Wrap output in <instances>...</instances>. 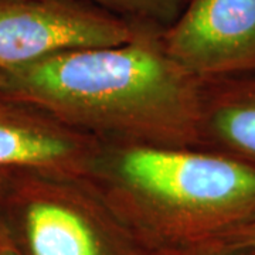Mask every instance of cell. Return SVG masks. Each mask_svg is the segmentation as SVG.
<instances>
[{
  "label": "cell",
  "mask_w": 255,
  "mask_h": 255,
  "mask_svg": "<svg viewBox=\"0 0 255 255\" xmlns=\"http://www.w3.org/2000/svg\"><path fill=\"white\" fill-rule=\"evenodd\" d=\"M163 31L0 70V92L104 143L200 149L201 84L166 53Z\"/></svg>",
  "instance_id": "6da1fadb"
},
{
  "label": "cell",
  "mask_w": 255,
  "mask_h": 255,
  "mask_svg": "<svg viewBox=\"0 0 255 255\" xmlns=\"http://www.w3.org/2000/svg\"><path fill=\"white\" fill-rule=\"evenodd\" d=\"M162 40L199 81L255 71V0H189Z\"/></svg>",
  "instance_id": "5b68a950"
},
{
  "label": "cell",
  "mask_w": 255,
  "mask_h": 255,
  "mask_svg": "<svg viewBox=\"0 0 255 255\" xmlns=\"http://www.w3.org/2000/svg\"><path fill=\"white\" fill-rule=\"evenodd\" d=\"M104 142L0 92V169L87 176Z\"/></svg>",
  "instance_id": "8992f818"
},
{
  "label": "cell",
  "mask_w": 255,
  "mask_h": 255,
  "mask_svg": "<svg viewBox=\"0 0 255 255\" xmlns=\"http://www.w3.org/2000/svg\"><path fill=\"white\" fill-rule=\"evenodd\" d=\"M156 255H255V250L230 246V244L221 243V241H210V243H204V244L191 247V248L182 250V251Z\"/></svg>",
  "instance_id": "9c48e42d"
},
{
  "label": "cell",
  "mask_w": 255,
  "mask_h": 255,
  "mask_svg": "<svg viewBox=\"0 0 255 255\" xmlns=\"http://www.w3.org/2000/svg\"><path fill=\"white\" fill-rule=\"evenodd\" d=\"M214 241H221L230 246L244 247V248H251L255 250V220L247 223L244 226H240L236 230L224 234L223 237Z\"/></svg>",
  "instance_id": "30bf717a"
},
{
  "label": "cell",
  "mask_w": 255,
  "mask_h": 255,
  "mask_svg": "<svg viewBox=\"0 0 255 255\" xmlns=\"http://www.w3.org/2000/svg\"><path fill=\"white\" fill-rule=\"evenodd\" d=\"M0 227L18 255H153L84 176L0 169Z\"/></svg>",
  "instance_id": "3957f363"
},
{
  "label": "cell",
  "mask_w": 255,
  "mask_h": 255,
  "mask_svg": "<svg viewBox=\"0 0 255 255\" xmlns=\"http://www.w3.org/2000/svg\"><path fill=\"white\" fill-rule=\"evenodd\" d=\"M0 255H18L17 250L14 248L13 243L10 241V238L1 227H0Z\"/></svg>",
  "instance_id": "8fae6325"
},
{
  "label": "cell",
  "mask_w": 255,
  "mask_h": 255,
  "mask_svg": "<svg viewBox=\"0 0 255 255\" xmlns=\"http://www.w3.org/2000/svg\"><path fill=\"white\" fill-rule=\"evenodd\" d=\"M85 177L153 255L255 220V167L211 150L104 143Z\"/></svg>",
  "instance_id": "7a4b0ae2"
},
{
  "label": "cell",
  "mask_w": 255,
  "mask_h": 255,
  "mask_svg": "<svg viewBox=\"0 0 255 255\" xmlns=\"http://www.w3.org/2000/svg\"><path fill=\"white\" fill-rule=\"evenodd\" d=\"M200 84V149L255 167V71Z\"/></svg>",
  "instance_id": "52a82bcc"
},
{
  "label": "cell",
  "mask_w": 255,
  "mask_h": 255,
  "mask_svg": "<svg viewBox=\"0 0 255 255\" xmlns=\"http://www.w3.org/2000/svg\"><path fill=\"white\" fill-rule=\"evenodd\" d=\"M142 27L166 30L189 0H88Z\"/></svg>",
  "instance_id": "ba28073f"
},
{
  "label": "cell",
  "mask_w": 255,
  "mask_h": 255,
  "mask_svg": "<svg viewBox=\"0 0 255 255\" xmlns=\"http://www.w3.org/2000/svg\"><path fill=\"white\" fill-rule=\"evenodd\" d=\"M149 28L88 0H0V70L60 51L121 46Z\"/></svg>",
  "instance_id": "277c9868"
}]
</instances>
